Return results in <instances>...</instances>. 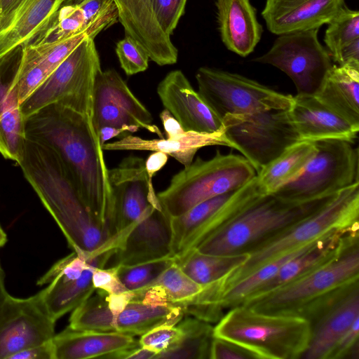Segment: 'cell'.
I'll return each mask as SVG.
<instances>
[{
	"instance_id": "cell-1",
	"label": "cell",
	"mask_w": 359,
	"mask_h": 359,
	"mask_svg": "<svg viewBox=\"0 0 359 359\" xmlns=\"http://www.w3.org/2000/svg\"><path fill=\"white\" fill-rule=\"evenodd\" d=\"M24 133L26 139L57 153L86 205L116 238L109 169L93 119L69 107L51 104L24 119Z\"/></svg>"
},
{
	"instance_id": "cell-2",
	"label": "cell",
	"mask_w": 359,
	"mask_h": 359,
	"mask_svg": "<svg viewBox=\"0 0 359 359\" xmlns=\"http://www.w3.org/2000/svg\"><path fill=\"white\" fill-rule=\"evenodd\" d=\"M18 164L74 251L94 255L116 249L118 239L90 212L54 150L25 138Z\"/></svg>"
},
{
	"instance_id": "cell-3",
	"label": "cell",
	"mask_w": 359,
	"mask_h": 359,
	"mask_svg": "<svg viewBox=\"0 0 359 359\" xmlns=\"http://www.w3.org/2000/svg\"><path fill=\"white\" fill-rule=\"evenodd\" d=\"M336 194L305 201L262 195L194 250L217 255L249 253L318 211Z\"/></svg>"
},
{
	"instance_id": "cell-4",
	"label": "cell",
	"mask_w": 359,
	"mask_h": 359,
	"mask_svg": "<svg viewBox=\"0 0 359 359\" xmlns=\"http://www.w3.org/2000/svg\"><path fill=\"white\" fill-rule=\"evenodd\" d=\"M213 334L246 347L259 359H297L306 348L310 326L300 316L262 313L239 304L223 315Z\"/></svg>"
},
{
	"instance_id": "cell-5",
	"label": "cell",
	"mask_w": 359,
	"mask_h": 359,
	"mask_svg": "<svg viewBox=\"0 0 359 359\" xmlns=\"http://www.w3.org/2000/svg\"><path fill=\"white\" fill-rule=\"evenodd\" d=\"M359 183L338 191L318 211L248 253L245 262L224 278L219 295L266 263L304 246L327 233L358 225Z\"/></svg>"
},
{
	"instance_id": "cell-6",
	"label": "cell",
	"mask_w": 359,
	"mask_h": 359,
	"mask_svg": "<svg viewBox=\"0 0 359 359\" xmlns=\"http://www.w3.org/2000/svg\"><path fill=\"white\" fill-rule=\"evenodd\" d=\"M256 175L243 156L217 150L212 158L197 157L175 174L157 197L169 217H177L204 201L238 189Z\"/></svg>"
},
{
	"instance_id": "cell-7",
	"label": "cell",
	"mask_w": 359,
	"mask_h": 359,
	"mask_svg": "<svg viewBox=\"0 0 359 359\" xmlns=\"http://www.w3.org/2000/svg\"><path fill=\"white\" fill-rule=\"evenodd\" d=\"M358 279V232L329 261L290 283L249 298L241 304L262 313L293 315L316 298Z\"/></svg>"
},
{
	"instance_id": "cell-8",
	"label": "cell",
	"mask_w": 359,
	"mask_h": 359,
	"mask_svg": "<svg viewBox=\"0 0 359 359\" xmlns=\"http://www.w3.org/2000/svg\"><path fill=\"white\" fill-rule=\"evenodd\" d=\"M94 39H85L20 104L24 119L51 104L81 112L93 121V88L101 71Z\"/></svg>"
},
{
	"instance_id": "cell-9",
	"label": "cell",
	"mask_w": 359,
	"mask_h": 359,
	"mask_svg": "<svg viewBox=\"0 0 359 359\" xmlns=\"http://www.w3.org/2000/svg\"><path fill=\"white\" fill-rule=\"evenodd\" d=\"M316 152L302 172L273 194L289 201H305L337 193L359 183L358 149L339 139L313 142Z\"/></svg>"
},
{
	"instance_id": "cell-10",
	"label": "cell",
	"mask_w": 359,
	"mask_h": 359,
	"mask_svg": "<svg viewBox=\"0 0 359 359\" xmlns=\"http://www.w3.org/2000/svg\"><path fill=\"white\" fill-rule=\"evenodd\" d=\"M288 109L227 115L222 118L224 134L230 147L240 151L257 173L287 148L301 142Z\"/></svg>"
},
{
	"instance_id": "cell-11",
	"label": "cell",
	"mask_w": 359,
	"mask_h": 359,
	"mask_svg": "<svg viewBox=\"0 0 359 359\" xmlns=\"http://www.w3.org/2000/svg\"><path fill=\"white\" fill-rule=\"evenodd\" d=\"M196 79L198 93L222 120L227 115L288 109L292 103V95L235 73L202 67Z\"/></svg>"
},
{
	"instance_id": "cell-12",
	"label": "cell",
	"mask_w": 359,
	"mask_h": 359,
	"mask_svg": "<svg viewBox=\"0 0 359 359\" xmlns=\"http://www.w3.org/2000/svg\"><path fill=\"white\" fill-rule=\"evenodd\" d=\"M262 194L256 176L238 189L204 201L170 217L172 253L180 259L219 230Z\"/></svg>"
},
{
	"instance_id": "cell-13",
	"label": "cell",
	"mask_w": 359,
	"mask_h": 359,
	"mask_svg": "<svg viewBox=\"0 0 359 359\" xmlns=\"http://www.w3.org/2000/svg\"><path fill=\"white\" fill-rule=\"evenodd\" d=\"M310 326L302 359H328L343 334L359 318V281L339 287L300 309Z\"/></svg>"
},
{
	"instance_id": "cell-14",
	"label": "cell",
	"mask_w": 359,
	"mask_h": 359,
	"mask_svg": "<svg viewBox=\"0 0 359 359\" xmlns=\"http://www.w3.org/2000/svg\"><path fill=\"white\" fill-rule=\"evenodd\" d=\"M318 29L282 34L265 54L253 61L273 65L294 82L297 94L316 95L334 66L318 39Z\"/></svg>"
},
{
	"instance_id": "cell-15",
	"label": "cell",
	"mask_w": 359,
	"mask_h": 359,
	"mask_svg": "<svg viewBox=\"0 0 359 359\" xmlns=\"http://www.w3.org/2000/svg\"><path fill=\"white\" fill-rule=\"evenodd\" d=\"M116 249L88 255L74 251L56 262L36 282L41 299L53 319L73 311L95 291L93 273L97 268H104Z\"/></svg>"
},
{
	"instance_id": "cell-16",
	"label": "cell",
	"mask_w": 359,
	"mask_h": 359,
	"mask_svg": "<svg viewBox=\"0 0 359 359\" xmlns=\"http://www.w3.org/2000/svg\"><path fill=\"white\" fill-rule=\"evenodd\" d=\"M152 121L151 113L116 70L98 73L93 88V124L97 134L103 127L125 128L130 133L142 128L163 138Z\"/></svg>"
},
{
	"instance_id": "cell-17",
	"label": "cell",
	"mask_w": 359,
	"mask_h": 359,
	"mask_svg": "<svg viewBox=\"0 0 359 359\" xmlns=\"http://www.w3.org/2000/svg\"><path fill=\"white\" fill-rule=\"evenodd\" d=\"M55 323L39 292L27 298L8 294L0 309V359L51 341Z\"/></svg>"
},
{
	"instance_id": "cell-18",
	"label": "cell",
	"mask_w": 359,
	"mask_h": 359,
	"mask_svg": "<svg viewBox=\"0 0 359 359\" xmlns=\"http://www.w3.org/2000/svg\"><path fill=\"white\" fill-rule=\"evenodd\" d=\"M109 181L114 229L120 238L130 226L154 208L149 201L145 161L135 156L123 158L116 167L109 170Z\"/></svg>"
},
{
	"instance_id": "cell-19",
	"label": "cell",
	"mask_w": 359,
	"mask_h": 359,
	"mask_svg": "<svg viewBox=\"0 0 359 359\" xmlns=\"http://www.w3.org/2000/svg\"><path fill=\"white\" fill-rule=\"evenodd\" d=\"M172 243L170 218L162 208H154L119 238L113 255L115 265H135L173 257Z\"/></svg>"
},
{
	"instance_id": "cell-20",
	"label": "cell",
	"mask_w": 359,
	"mask_h": 359,
	"mask_svg": "<svg viewBox=\"0 0 359 359\" xmlns=\"http://www.w3.org/2000/svg\"><path fill=\"white\" fill-rule=\"evenodd\" d=\"M157 93L165 109L185 131L213 133L223 129L222 120L193 88L182 71L169 72L158 83Z\"/></svg>"
},
{
	"instance_id": "cell-21",
	"label": "cell",
	"mask_w": 359,
	"mask_h": 359,
	"mask_svg": "<svg viewBox=\"0 0 359 359\" xmlns=\"http://www.w3.org/2000/svg\"><path fill=\"white\" fill-rule=\"evenodd\" d=\"M126 35L134 39L160 66L177 62L178 52L159 26L153 0H113Z\"/></svg>"
},
{
	"instance_id": "cell-22",
	"label": "cell",
	"mask_w": 359,
	"mask_h": 359,
	"mask_svg": "<svg viewBox=\"0 0 359 359\" xmlns=\"http://www.w3.org/2000/svg\"><path fill=\"white\" fill-rule=\"evenodd\" d=\"M23 46H19L0 59V154L18 163L25 136L24 118L16 89Z\"/></svg>"
},
{
	"instance_id": "cell-23",
	"label": "cell",
	"mask_w": 359,
	"mask_h": 359,
	"mask_svg": "<svg viewBox=\"0 0 359 359\" xmlns=\"http://www.w3.org/2000/svg\"><path fill=\"white\" fill-rule=\"evenodd\" d=\"M344 6V0H266L262 15L271 33L282 35L319 29Z\"/></svg>"
},
{
	"instance_id": "cell-24",
	"label": "cell",
	"mask_w": 359,
	"mask_h": 359,
	"mask_svg": "<svg viewBox=\"0 0 359 359\" xmlns=\"http://www.w3.org/2000/svg\"><path fill=\"white\" fill-rule=\"evenodd\" d=\"M301 141L339 139L354 143L359 127L320 102L314 95L297 94L288 109Z\"/></svg>"
},
{
	"instance_id": "cell-25",
	"label": "cell",
	"mask_w": 359,
	"mask_h": 359,
	"mask_svg": "<svg viewBox=\"0 0 359 359\" xmlns=\"http://www.w3.org/2000/svg\"><path fill=\"white\" fill-rule=\"evenodd\" d=\"M54 359L107 358L140 344L133 336L118 332L78 330L69 326L52 339Z\"/></svg>"
},
{
	"instance_id": "cell-26",
	"label": "cell",
	"mask_w": 359,
	"mask_h": 359,
	"mask_svg": "<svg viewBox=\"0 0 359 359\" xmlns=\"http://www.w3.org/2000/svg\"><path fill=\"white\" fill-rule=\"evenodd\" d=\"M219 31L224 46L242 57L252 53L263 32L250 0H216Z\"/></svg>"
},
{
	"instance_id": "cell-27",
	"label": "cell",
	"mask_w": 359,
	"mask_h": 359,
	"mask_svg": "<svg viewBox=\"0 0 359 359\" xmlns=\"http://www.w3.org/2000/svg\"><path fill=\"white\" fill-rule=\"evenodd\" d=\"M214 145L230 147L223 129L213 133L186 131L175 137L154 140H146L129 134L117 141L104 143L102 148L103 151H161L172 156L186 167L192 163L198 149Z\"/></svg>"
},
{
	"instance_id": "cell-28",
	"label": "cell",
	"mask_w": 359,
	"mask_h": 359,
	"mask_svg": "<svg viewBox=\"0 0 359 359\" xmlns=\"http://www.w3.org/2000/svg\"><path fill=\"white\" fill-rule=\"evenodd\" d=\"M67 0H26L9 28L0 35V59L41 33Z\"/></svg>"
},
{
	"instance_id": "cell-29",
	"label": "cell",
	"mask_w": 359,
	"mask_h": 359,
	"mask_svg": "<svg viewBox=\"0 0 359 359\" xmlns=\"http://www.w3.org/2000/svg\"><path fill=\"white\" fill-rule=\"evenodd\" d=\"M314 95L351 124L359 127V69L334 65Z\"/></svg>"
},
{
	"instance_id": "cell-30",
	"label": "cell",
	"mask_w": 359,
	"mask_h": 359,
	"mask_svg": "<svg viewBox=\"0 0 359 359\" xmlns=\"http://www.w3.org/2000/svg\"><path fill=\"white\" fill-rule=\"evenodd\" d=\"M184 315L179 306L132 298L114 318V331L141 336L162 325H177Z\"/></svg>"
},
{
	"instance_id": "cell-31",
	"label": "cell",
	"mask_w": 359,
	"mask_h": 359,
	"mask_svg": "<svg viewBox=\"0 0 359 359\" xmlns=\"http://www.w3.org/2000/svg\"><path fill=\"white\" fill-rule=\"evenodd\" d=\"M313 142L301 141L283 151L257 173L256 180L262 194H271L296 179L316 152Z\"/></svg>"
},
{
	"instance_id": "cell-32",
	"label": "cell",
	"mask_w": 359,
	"mask_h": 359,
	"mask_svg": "<svg viewBox=\"0 0 359 359\" xmlns=\"http://www.w3.org/2000/svg\"><path fill=\"white\" fill-rule=\"evenodd\" d=\"M327 25L324 42L332 61L359 69V12L344 6Z\"/></svg>"
},
{
	"instance_id": "cell-33",
	"label": "cell",
	"mask_w": 359,
	"mask_h": 359,
	"mask_svg": "<svg viewBox=\"0 0 359 359\" xmlns=\"http://www.w3.org/2000/svg\"><path fill=\"white\" fill-rule=\"evenodd\" d=\"M202 289L182 271L175 260L152 283L133 293V298L182 308Z\"/></svg>"
},
{
	"instance_id": "cell-34",
	"label": "cell",
	"mask_w": 359,
	"mask_h": 359,
	"mask_svg": "<svg viewBox=\"0 0 359 359\" xmlns=\"http://www.w3.org/2000/svg\"><path fill=\"white\" fill-rule=\"evenodd\" d=\"M248 257V253L217 255L192 250L175 260L187 276L204 287L222 280L241 266Z\"/></svg>"
},
{
	"instance_id": "cell-35",
	"label": "cell",
	"mask_w": 359,
	"mask_h": 359,
	"mask_svg": "<svg viewBox=\"0 0 359 359\" xmlns=\"http://www.w3.org/2000/svg\"><path fill=\"white\" fill-rule=\"evenodd\" d=\"M177 324L182 332L180 339L170 348L157 354L155 359L210 358L214 327L194 317L182 318Z\"/></svg>"
},
{
	"instance_id": "cell-36",
	"label": "cell",
	"mask_w": 359,
	"mask_h": 359,
	"mask_svg": "<svg viewBox=\"0 0 359 359\" xmlns=\"http://www.w3.org/2000/svg\"><path fill=\"white\" fill-rule=\"evenodd\" d=\"M108 293L97 290L75 308L69 318V327L74 330L94 332H115Z\"/></svg>"
},
{
	"instance_id": "cell-37",
	"label": "cell",
	"mask_w": 359,
	"mask_h": 359,
	"mask_svg": "<svg viewBox=\"0 0 359 359\" xmlns=\"http://www.w3.org/2000/svg\"><path fill=\"white\" fill-rule=\"evenodd\" d=\"M82 32H87L92 39L97 36L88 27L83 14L77 6L72 2L64 4L46 28L26 45L51 43Z\"/></svg>"
},
{
	"instance_id": "cell-38",
	"label": "cell",
	"mask_w": 359,
	"mask_h": 359,
	"mask_svg": "<svg viewBox=\"0 0 359 359\" xmlns=\"http://www.w3.org/2000/svg\"><path fill=\"white\" fill-rule=\"evenodd\" d=\"M50 74V71L41 62L34 48L30 45H23L22 56L16 81L20 104Z\"/></svg>"
},
{
	"instance_id": "cell-39",
	"label": "cell",
	"mask_w": 359,
	"mask_h": 359,
	"mask_svg": "<svg viewBox=\"0 0 359 359\" xmlns=\"http://www.w3.org/2000/svg\"><path fill=\"white\" fill-rule=\"evenodd\" d=\"M175 262V258L170 257L135 265L115 266L122 283L135 293L152 283Z\"/></svg>"
},
{
	"instance_id": "cell-40",
	"label": "cell",
	"mask_w": 359,
	"mask_h": 359,
	"mask_svg": "<svg viewBox=\"0 0 359 359\" xmlns=\"http://www.w3.org/2000/svg\"><path fill=\"white\" fill-rule=\"evenodd\" d=\"M72 3L82 11L88 27L96 35L118 20L113 0H74Z\"/></svg>"
},
{
	"instance_id": "cell-41",
	"label": "cell",
	"mask_w": 359,
	"mask_h": 359,
	"mask_svg": "<svg viewBox=\"0 0 359 359\" xmlns=\"http://www.w3.org/2000/svg\"><path fill=\"white\" fill-rule=\"evenodd\" d=\"M87 37V32H82L69 38L38 46H32L41 62L52 73L68 55Z\"/></svg>"
},
{
	"instance_id": "cell-42",
	"label": "cell",
	"mask_w": 359,
	"mask_h": 359,
	"mask_svg": "<svg viewBox=\"0 0 359 359\" xmlns=\"http://www.w3.org/2000/svg\"><path fill=\"white\" fill-rule=\"evenodd\" d=\"M116 53L121 68L128 76L144 72L148 68L147 53L128 36L126 35L116 43Z\"/></svg>"
},
{
	"instance_id": "cell-43",
	"label": "cell",
	"mask_w": 359,
	"mask_h": 359,
	"mask_svg": "<svg viewBox=\"0 0 359 359\" xmlns=\"http://www.w3.org/2000/svg\"><path fill=\"white\" fill-rule=\"evenodd\" d=\"M186 2L187 0H153L156 19L168 36L173 33L184 14Z\"/></svg>"
},
{
	"instance_id": "cell-44",
	"label": "cell",
	"mask_w": 359,
	"mask_h": 359,
	"mask_svg": "<svg viewBox=\"0 0 359 359\" xmlns=\"http://www.w3.org/2000/svg\"><path fill=\"white\" fill-rule=\"evenodd\" d=\"M176 325H162L141 335L139 343L158 354L172 347L180 339L182 332Z\"/></svg>"
},
{
	"instance_id": "cell-45",
	"label": "cell",
	"mask_w": 359,
	"mask_h": 359,
	"mask_svg": "<svg viewBox=\"0 0 359 359\" xmlns=\"http://www.w3.org/2000/svg\"><path fill=\"white\" fill-rule=\"evenodd\" d=\"M259 359V356L246 347L233 341L214 337L210 352V359Z\"/></svg>"
},
{
	"instance_id": "cell-46",
	"label": "cell",
	"mask_w": 359,
	"mask_h": 359,
	"mask_svg": "<svg viewBox=\"0 0 359 359\" xmlns=\"http://www.w3.org/2000/svg\"><path fill=\"white\" fill-rule=\"evenodd\" d=\"M359 318L343 334L331 352L328 359L359 358Z\"/></svg>"
},
{
	"instance_id": "cell-47",
	"label": "cell",
	"mask_w": 359,
	"mask_h": 359,
	"mask_svg": "<svg viewBox=\"0 0 359 359\" xmlns=\"http://www.w3.org/2000/svg\"><path fill=\"white\" fill-rule=\"evenodd\" d=\"M92 280L95 290H100L108 294L118 295L129 292L118 276L116 266L109 269H95Z\"/></svg>"
},
{
	"instance_id": "cell-48",
	"label": "cell",
	"mask_w": 359,
	"mask_h": 359,
	"mask_svg": "<svg viewBox=\"0 0 359 359\" xmlns=\"http://www.w3.org/2000/svg\"><path fill=\"white\" fill-rule=\"evenodd\" d=\"M168 155L161 151H153L145 161V169L147 175L149 185V201L156 208H162L157 194H156L152 179L155 174L159 171L167 163Z\"/></svg>"
},
{
	"instance_id": "cell-49",
	"label": "cell",
	"mask_w": 359,
	"mask_h": 359,
	"mask_svg": "<svg viewBox=\"0 0 359 359\" xmlns=\"http://www.w3.org/2000/svg\"><path fill=\"white\" fill-rule=\"evenodd\" d=\"M26 0H0V35L13 23Z\"/></svg>"
},
{
	"instance_id": "cell-50",
	"label": "cell",
	"mask_w": 359,
	"mask_h": 359,
	"mask_svg": "<svg viewBox=\"0 0 359 359\" xmlns=\"http://www.w3.org/2000/svg\"><path fill=\"white\" fill-rule=\"evenodd\" d=\"M9 359H54L52 340L24 349Z\"/></svg>"
},
{
	"instance_id": "cell-51",
	"label": "cell",
	"mask_w": 359,
	"mask_h": 359,
	"mask_svg": "<svg viewBox=\"0 0 359 359\" xmlns=\"http://www.w3.org/2000/svg\"><path fill=\"white\" fill-rule=\"evenodd\" d=\"M159 116L165 130V138L175 137L186 132L167 109L163 110Z\"/></svg>"
},
{
	"instance_id": "cell-52",
	"label": "cell",
	"mask_w": 359,
	"mask_h": 359,
	"mask_svg": "<svg viewBox=\"0 0 359 359\" xmlns=\"http://www.w3.org/2000/svg\"><path fill=\"white\" fill-rule=\"evenodd\" d=\"M130 132L127 128H117L114 127H103L102 128L97 135L100 139V144L102 146L109 140L116 137H125L129 135Z\"/></svg>"
},
{
	"instance_id": "cell-53",
	"label": "cell",
	"mask_w": 359,
	"mask_h": 359,
	"mask_svg": "<svg viewBox=\"0 0 359 359\" xmlns=\"http://www.w3.org/2000/svg\"><path fill=\"white\" fill-rule=\"evenodd\" d=\"M8 294L5 285V273L0 262V309Z\"/></svg>"
},
{
	"instance_id": "cell-54",
	"label": "cell",
	"mask_w": 359,
	"mask_h": 359,
	"mask_svg": "<svg viewBox=\"0 0 359 359\" xmlns=\"http://www.w3.org/2000/svg\"><path fill=\"white\" fill-rule=\"evenodd\" d=\"M7 242V235L0 225V248L3 247Z\"/></svg>"
}]
</instances>
